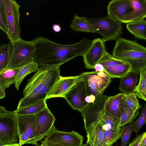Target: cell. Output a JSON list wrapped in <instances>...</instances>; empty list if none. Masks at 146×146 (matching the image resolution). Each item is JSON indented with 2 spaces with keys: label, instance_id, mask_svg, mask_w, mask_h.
<instances>
[{
  "label": "cell",
  "instance_id": "836d02e7",
  "mask_svg": "<svg viewBox=\"0 0 146 146\" xmlns=\"http://www.w3.org/2000/svg\"><path fill=\"white\" fill-rule=\"evenodd\" d=\"M146 104L144 106L142 111L137 119L133 121V130L134 132L137 134L140 129L146 122Z\"/></svg>",
  "mask_w": 146,
  "mask_h": 146
},
{
  "label": "cell",
  "instance_id": "ffe728a7",
  "mask_svg": "<svg viewBox=\"0 0 146 146\" xmlns=\"http://www.w3.org/2000/svg\"><path fill=\"white\" fill-rule=\"evenodd\" d=\"M97 120L104 131L119 127L120 119L113 116L106 110L105 108L99 112Z\"/></svg>",
  "mask_w": 146,
  "mask_h": 146
},
{
  "label": "cell",
  "instance_id": "3957f363",
  "mask_svg": "<svg viewBox=\"0 0 146 146\" xmlns=\"http://www.w3.org/2000/svg\"><path fill=\"white\" fill-rule=\"evenodd\" d=\"M60 66H40L28 80L23 91L24 97L19 101L17 110L25 107L28 102L45 87L54 76L60 73Z\"/></svg>",
  "mask_w": 146,
  "mask_h": 146
},
{
  "label": "cell",
  "instance_id": "8fae6325",
  "mask_svg": "<svg viewBox=\"0 0 146 146\" xmlns=\"http://www.w3.org/2000/svg\"><path fill=\"white\" fill-rule=\"evenodd\" d=\"M44 140L62 146H82L84 137L76 131H60L54 126Z\"/></svg>",
  "mask_w": 146,
  "mask_h": 146
},
{
  "label": "cell",
  "instance_id": "bcb514c9",
  "mask_svg": "<svg viewBox=\"0 0 146 146\" xmlns=\"http://www.w3.org/2000/svg\"><path fill=\"white\" fill-rule=\"evenodd\" d=\"M3 145H2L0 144V146H2Z\"/></svg>",
  "mask_w": 146,
  "mask_h": 146
},
{
  "label": "cell",
  "instance_id": "9a60e30c",
  "mask_svg": "<svg viewBox=\"0 0 146 146\" xmlns=\"http://www.w3.org/2000/svg\"><path fill=\"white\" fill-rule=\"evenodd\" d=\"M132 10L130 0H112L107 6L108 16L119 21Z\"/></svg>",
  "mask_w": 146,
  "mask_h": 146
},
{
  "label": "cell",
  "instance_id": "7c38bea8",
  "mask_svg": "<svg viewBox=\"0 0 146 146\" xmlns=\"http://www.w3.org/2000/svg\"><path fill=\"white\" fill-rule=\"evenodd\" d=\"M37 118V128L35 138V145L39 146L38 142L46 136L54 127L56 119L47 106L36 114Z\"/></svg>",
  "mask_w": 146,
  "mask_h": 146
},
{
  "label": "cell",
  "instance_id": "8d00e7d4",
  "mask_svg": "<svg viewBox=\"0 0 146 146\" xmlns=\"http://www.w3.org/2000/svg\"><path fill=\"white\" fill-rule=\"evenodd\" d=\"M96 100L95 96L92 94L88 95L85 98V101L89 104H94Z\"/></svg>",
  "mask_w": 146,
  "mask_h": 146
},
{
  "label": "cell",
  "instance_id": "d590c367",
  "mask_svg": "<svg viewBox=\"0 0 146 146\" xmlns=\"http://www.w3.org/2000/svg\"><path fill=\"white\" fill-rule=\"evenodd\" d=\"M146 136V132L137 135L128 146H140L142 140Z\"/></svg>",
  "mask_w": 146,
  "mask_h": 146
},
{
  "label": "cell",
  "instance_id": "7bdbcfd3",
  "mask_svg": "<svg viewBox=\"0 0 146 146\" xmlns=\"http://www.w3.org/2000/svg\"><path fill=\"white\" fill-rule=\"evenodd\" d=\"M2 146H21L19 143H16L14 144L3 145Z\"/></svg>",
  "mask_w": 146,
  "mask_h": 146
},
{
  "label": "cell",
  "instance_id": "d6a6232c",
  "mask_svg": "<svg viewBox=\"0 0 146 146\" xmlns=\"http://www.w3.org/2000/svg\"><path fill=\"white\" fill-rule=\"evenodd\" d=\"M125 62L115 58L106 51L99 63L104 66H106L120 64Z\"/></svg>",
  "mask_w": 146,
  "mask_h": 146
},
{
  "label": "cell",
  "instance_id": "74e56055",
  "mask_svg": "<svg viewBox=\"0 0 146 146\" xmlns=\"http://www.w3.org/2000/svg\"><path fill=\"white\" fill-rule=\"evenodd\" d=\"M94 69L96 71L100 72L104 70V66L102 64L98 63L95 66Z\"/></svg>",
  "mask_w": 146,
  "mask_h": 146
},
{
  "label": "cell",
  "instance_id": "f546056e",
  "mask_svg": "<svg viewBox=\"0 0 146 146\" xmlns=\"http://www.w3.org/2000/svg\"><path fill=\"white\" fill-rule=\"evenodd\" d=\"M140 78L138 84L135 87L134 93L136 96L146 101V69L139 71Z\"/></svg>",
  "mask_w": 146,
  "mask_h": 146
},
{
  "label": "cell",
  "instance_id": "1f68e13d",
  "mask_svg": "<svg viewBox=\"0 0 146 146\" xmlns=\"http://www.w3.org/2000/svg\"><path fill=\"white\" fill-rule=\"evenodd\" d=\"M133 125V122L128 125L121 128V142L120 146H127L128 144L131 139Z\"/></svg>",
  "mask_w": 146,
  "mask_h": 146
},
{
  "label": "cell",
  "instance_id": "ba28073f",
  "mask_svg": "<svg viewBox=\"0 0 146 146\" xmlns=\"http://www.w3.org/2000/svg\"><path fill=\"white\" fill-rule=\"evenodd\" d=\"M19 134V144L35 145V138L37 128L36 114L17 115Z\"/></svg>",
  "mask_w": 146,
  "mask_h": 146
},
{
  "label": "cell",
  "instance_id": "7dc6e473",
  "mask_svg": "<svg viewBox=\"0 0 146 146\" xmlns=\"http://www.w3.org/2000/svg\"><path fill=\"white\" fill-rule=\"evenodd\" d=\"M89 146H91V145H90H90H89Z\"/></svg>",
  "mask_w": 146,
  "mask_h": 146
},
{
  "label": "cell",
  "instance_id": "f6af8a7d",
  "mask_svg": "<svg viewBox=\"0 0 146 146\" xmlns=\"http://www.w3.org/2000/svg\"><path fill=\"white\" fill-rule=\"evenodd\" d=\"M89 143L87 142L86 143L84 144H83L82 146H89Z\"/></svg>",
  "mask_w": 146,
  "mask_h": 146
},
{
  "label": "cell",
  "instance_id": "8992f818",
  "mask_svg": "<svg viewBox=\"0 0 146 146\" xmlns=\"http://www.w3.org/2000/svg\"><path fill=\"white\" fill-rule=\"evenodd\" d=\"M35 42L21 39L11 44L9 63L7 68L20 67L33 60Z\"/></svg>",
  "mask_w": 146,
  "mask_h": 146
},
{
  "label": "cell",
  "instance_id": "4fadbf2b",
  "mask_svg": "<svg viewBox=\"0 0 146 146\" xmlns=\"http://www.w3.org/2000/svg\"><path fill=\"white\" fill-rule=\"evenodd\" d=\"M102 38H97L92 40V44L87 51L82 56L86 68L94 69L105 53V42Z\"/></svg>",
  "mask_w": 146,
  "mask_h": 146
},
{
  "label": "cell",
  "instance_id": "f1b7e54d",
  "mask_svg": "<svg viewBox=\"0 0 146 146\" xmlns=\"http://www.w3.org/2000/svg\"><path fill=\"white\" fill-rule=\"evenodd\" d=\"M11 46L10 42L0 45V73L8 67L10 59Z\"/></svg>",
  "mask_w": 146,
  "mask_h": 146
},
{
  "label": "cell",
  "instance_id": "f35d334b",
  "mask_svg": "<svg viewBox=\"0 0 146 146\" xmlns=\"http://www.w3.org/2000/svg\"><path fill=\"white\" fill-rule=\"evenodd\" d=\"M53 31L55 32L58 33L60 32L61 30V27L59 24H55L52 26Z\"/></svg>",
  "mask_w": 146,
  "mask_h": 146
},
{
  "label": "cell",
  "instance_id": "e0dca14e",
  "mask_svg": "<svg viewBox=\"0 0 146 146\" xmlns=\"http://www.w3.org/2000/svg\"><path fill=\"white\" fill-rule=\"evenodd\" d=\"M87 142L92 146H102L104 130L98 121L93 122L85 127Z\"/></svg>",
  "mask_w": 146,
  "mask_h": 146
},
{
  "label": "cell",
  "instance_id": "ee69618b",
  "mask_svg": "<svg viewBox=\"0 0 146 146\" xmlns=\"http://www.w3.org/2000/svg\"><path fill=\"white\" fill-rule=\"evenodd\" d=\"M39 146H48L46 143L45 141L44 140L42 141L40 145H39Z\"/></svg>",
  "mask_w": 146,
  "mask_h": 146
},
{
  "label": "cell",
  "instance_id": "7a4b0ae2",
  "mask_svg": "<svg viewBox=\"0 0 146 146\" xmlns=\"http://www.w3.org/2000/svg\"><path fill=\"white\" fill-rule=\"evenodd\" d=\"M112 51L115 58L128 63L132 71L146 69V48L136 42L120 37Z\"/></svg>",
  "mask_w": 146,
  "mask_h": 146
},
{
  "label": "cell",
  "instance_id": "5bb4252c",
  "mask_svg": "<svg viewBox=\"0 0 146 146\" xmlns=\"http://www.w3.org/2000/svg\"><path fill=\"white\" fill-rule=\"evenodd\" d=\"M81 75L73 76H61L47 94L45 99L62 97L81 78Z\"/></svg>",
  "mask_w": 146,
  "mask_h": 146
},
{
  "label": "cell",
  "instance_id": "9c48e42d",
  "mask_svg": "<svg viewBox=\"0 0 146 146\" xmlns=\"http://www.w3.org/2000/svg\"><path fill=\"white\" fill-rule=\"evenodd\" d=\"M81 74L87 84L88 95H94L96 99L102 95L111 81V78L104 70Z\"/></svg>",
  "mask_w": 146,
  "mask_h": 146
},
{
  "label": "cell",
  "instance_id": "484cf974",
  "mask_svg": "<svg viewBox=\"0 0 146 146\" xmlns=\"http://www.w3.org/2000/svg\"><path fill=\"white\" fill-rule=\"evenodd\" d=\"M46 100H38L27 106L15 111L17 115L36 114L47 106Z\"/></svg>",
  "mask_w": 146,
  "mask_h": 146
},
{
  "label": "cell",
  "instance_id": "44dd1931",
  "mask_svg": "<svg viewBox=\"0 0 146 146\" xmlns=\"http://www.w3.org/2000/svg\"><path fill=\"white\" fill-rule=\"evenodd\" d=\"M104 71L111 78H121L131 72L132 68L130 64L125 62L113 66H104Z\"/></svg>",
  "mask_w": 146,
  "mask_h": 146
},
{
  "label": "cell",
  "instance_id": "d4e9b609",
  "mask_svg": "<svg viewBox=\"0 0 146 146\" xmlns=\"http://www.w3.org/2000/svg\"><path fill=\"white\" fill-rule=\"evenodd\" d=\"M38 67L34 59L21 66L15 83V88L17 90H19V86L24 78L30 74L36 72Z\"/></svg>",
  "mask_w": 146,
  "mask_h": 146
},
{
  "label": "cell",
  "instance_id": "d6986e66",
  "mask_svg": "<svg viewBox=\"0 0 146 146\" xmlns=\"http://www.w3.org/2000/svg\"><path fill=\"white\" fill-rule=\"evenodd\" d=\"M139 72L132 71L121 78L119 88L122 93H134Z\"/></svg>",
  "mask_w": 146,
  "mask_h": 146
},
{
  "label": "cell",
  "instance_id": "e575fe53",
  "mask_svg": "<svg viewBox=\"0 0 146 146\" xmlns=\"http://www.w3.org/2000/svg\"><path fill=\"white\" fill-rule=\"evenodd\" d=\"M0 29L6 34H7L8 28L5 5L3 0H0Z\"/></svg>",
  "mask_w": 146,
  "mask_h": 146
},
{
  "label": "cell",
  "instance_id": "b9f144b4",
  "mask_svg": "<svg viewBox=\"0 0 146 146\" xmlns=\"http://www.w3.org/2000/svg\"><path fill=\"white\" fill-rule=\"evenodd\" d=\"M146 146V136L143 139L140 145V146Z\"/></svg>",
  "mask_w": 146,
  "mask_h": 146
},
{
  "label": "cell",
  "instance_id": "5b68a950",
  "mask_svg": "<svg viewBox=\"0 0 146 146\" xmlns=\"http://www.w3.org/2000/svg\"><path fill=\"white\" fill-rule=\"evenodd\" d=\"M88 20L92 26L94 33L102 35L105 41L116 40L122 34V23L109 16Z\"/></svg>",
  "mask_w": 146,
  "mask_h": 146
},
{
  "label": "cell",
  "instance_id": "ac0fdd59",
  "mask_svg": "<svg viewBox=\"0 0 146 146\" xmlns=\"http://www.w3.org/2000/svg\"><path fill=\"white\" fill-rule=\"evenodd\" d=\"M124 93L108 97L105 104V109L113 116L120 118Z\"/></svg>",
  "mask_w": 146,
  "mask_h": 146
},
{
  "label": "cell",
  "instance_id": "30bf717a",
  "mask_svg": "<svg viewBox=\"0 0 146 146\" xmlns=\"http://www.w3.org/2000/svg\"><path fill=\"white\" fill-rule=\"evenodd\" d=\"M82 76L80 79L64 95V98L74 110L80 112L90 104L85 98L88 95L86 83Z\"/></svg>",
  "mask_w": 146,
  "mask_h": 146
},
{
  "label": "cell",
  "instance_id": "603a6c76",
  "mask_svg": "<svg viewBox=\"0 0 146 146\" xmlns=\"http://www.w3.org/2000/svg\"><path fill=\"white\" fill-rule=\"evenodd\" d=\"M127 29L136 38L146 40V21L142 19L127 23Z\"/></svg>",
  "mask_w": 146,
  "mask_h": 146
},
{
  "label": "cell",
  "instance_id": "4316f807",
  "mask_svg": "<svg viewBox=\"0 0 146 146\" xmlns=\"http://www.w3.org/2000/svg\"><path fill=\"white\" fill-rule=\"evenodd\" d=\"M139 110L133 111L123 103L121 109L119 127H121L133 121L139 114Z\"/></svg>",
  "mask_w": 146,
  "mask_h": 146
},
{
  "label": "cell",
  "instance_id": "ab89813d",
  "mask_svg": "<svg viewBox=\"0 0 146 146\" xmlns=\"http://www.w3.org/2000/svg\"><path fill=\"white\" fill-rule=\"evenodd\" d=\"M6 96V94L4 90L0 85V99H2Z\"/></svg>",
  "mask_w": 146,
  "mask_h": 146
},
{
  "label": "cell",
  "instance_id": "c3c4849f",
  "mask_svg": "<svg viewBox=\"0 0 146 146\" xmlns=\"http://www.w3.org/2000/svg\"></svg>",
  "mask_w": 146,
  "mask_h": 146
},
{
  "label": "cell",
  "instance_id": "6da1fadb",
  "mask_svg": "<svg viewBox=\"0 0 146 146\" xmlns=\"http://www.w3.org/2000/svg\"><path fill=\"white\" fill-rule=\"evenodd\" d=\"M33 59L40 66H60L88 50L92 40L84 38L73 44L63 45L45 37L35 38Z\"/></svg>",
  "mask_w": 146,
  "mask_h": 146
},
{
  "label": "cell",
  "instance_id": "cb8c5ba5",
  "mask_svg": "<svg viewBox=\"0 0 146 146\" xmlns=\"http://www.w3.org/2000/svg\"><path fill=\"white\" fill-rule=\"evenodd\" d=\"M70 27L75 31L94 33V28L88 21V18L79 17L75 14Z\"/></svg>",
  "mask_w": 146,
  "mask_h": 146
},
{
  "label": "cell",
  "instance_id": "52a82bcc",
  "mask_svg": "<svg viewBox=\"0 0 146 146\" xmlns=\"http://www.w3.org/2000/svg\"><path fill=\"white\" fill-rule=\"evenodd\" d=\"M5 9L8 30L7 37L11 44L21 39V30L19 24L21 15L20 6L15 0H3Z\"/></svg>",
  "mask_w": 146,
  "mask_h": 146
},
{
  "label": "cell",
  "instance_id": "60d3db41",
  "mask_svg": "<svg viewBox=\"0 0 146 146\" xmlns=\"http://www.w3.org/2000/svg\"><path fill=\"white\" fill-rule=\"evenodd\" d=\"M44 141H45L46 144L48 146H62L60 145H57L56 144H54L49 141H47L44 140Z\"/></svg>",
  "mask_w": 146,
  "mask_h": 146
},
{
  "label": "cell",
  "instance_id": "83f0119b",
  "mask_svg": "<svg viewBox=\"0 0 146 146\" xmlns=\"http://www.w3.org/2000/svg\"><path fill=\"white\" fill-rule=\"evenodd\" d=\"M121 127L104 131L102 146H112L120 137Z\"/></svg>",
  "mask_w": 146,
  "mask_h": 146
},
{
  "label": "cell",
  "instance_id": "2e32d148",
  "mask_svg": "<svg viewBox=\"0 0 146 146\" xmlns=\"http://www.w3.org/2000/svg\"><path fill=\"white\" fill-rule=\"evenodd\" d=\"M132 11L124 16L120 22L128 23L144 19L146 17V0H130Z\"/></svg>",
  "mask_w": 146,
  "mask_h": 146
},
{
  "label": "cell",
  "instance_id": "7402d4cb",
  "mask_svg": "<svg viewBox=\"0 0 146 146\" xmlns=\"http://www.w3.org/2000/svg\"><path fill=\"white\" fill-rule=\"evenodd\" d=\"M21 67L7 68L0 73V85L4 90L15 83Z\"/></svg>",
  "mask_w": 146,
  "mask_h": 146
},
{
  "label": "cell",
  "instance_id": "4dcf8cb0",
  "mask_svg": "<svg viewBox=\"0 0 146 146\" xmlns=\"http://www.w3.org/2000/svg\"><path fill=\"white\" fill-rule=\"evenodd\" d=\"M123 103L134 112L139 110L141 107L137 96L134 93L124 94Z\"/></svg>",
  "mask_w": 146,
  "mask_h": 146
},
{
  "label": "cell",
  "instance_id": "277c9868",
  "mask_svg": "<svg viewBox=\"0 0 146 146\" xmlns=\"http://www.w3.org/2000/svg\"><path fill=\"white\" fill-rule=\"evenodd\" d=\"M19 138L17 115L15 111L7 110L0 105V144H15Z\"/></svg>",
  "mask_w": 146,
  "mask_h": 146
}]
</instances>
